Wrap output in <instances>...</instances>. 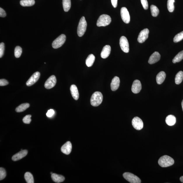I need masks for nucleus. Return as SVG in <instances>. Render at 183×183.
Returning a JSON list of instances; mask_svg holds the SVG:
<instances>
[{
    "instance_id": "f257e3e1",
    "label": "nucleus",
    "mask_w": 183,
    "mask_h": 183,
    "mask_svg": "<svg viewBox=\"0 0 183 183\" xmlns=\"http://www.w3.org/2000/svg\"><path fill=\"white\" fill-rule=\"evenodd\" d=\"M158 163L161 167L166 168L173 165L174 161L173 159L169 156L164 155L160 158Z\"/></svg>"
},
{
    "instance_id": "f03ea898",
    "label": "nucleus",
    "mask_w": 183,
    "mask_h": 183,
    "mask_svg": "<svg viewBox=\"0 0 183 183\" xmlns=\"http://www.w3.org/2000/svg\"><path fill=\"white\" fill-rule=\"evenodd\" d=\"M102 94L99 92H96L92 96L91 104L94 107H97L100 105L103 101Z\"/></svg>"
},
{
    "instance_id": "7ed1b4c3",
    "label": "nucleus",
    "mask_w": 183,
    "mask_h": 183,
    "mask_svg": "<svg viewBox=\"0 0 183 183\" xmlns=\"http://www.w3.org/2000/svg\"><path fill=\"white\" fill-rule=\"evenodd\" d=\"M111 18L110 17L106 14H103L99 17L97 22L98 27H105L111 23Z\"/></svg>"
},
{
    "instance_id": "20e7f679",
    "label": "nucleus",
    "mask_w": 183,
    "mask_h": 183,
    "mask_svg": "<svg viewBox=\"0 0 183 183\" xmlns=\"http://www.w3.org/2000/svg\"><path fill=\"white\" fill-rule=\"evenodd\" d=\"M87 22L84 16L82 17L79 23L78 28V34L79 37H82L86 32Z\"/></svg>"
},
{
    "instance_id": "39448f33",
    "label": "nucleus",
    "mask_w": 183,
    "mask_h": 183,
    "mask_svg": "<svg viewBox=\"0 0 183 183\" xmlns=\"http://www.w3.org/2000/svg\"><path fill=\"white\" fill-rule=\"evenodd\" d=\"M125 179L131 183H140L141 180L138 177L130 173L126 172L123 174Z\"/></svg>"
},
{
    "instance_id": "423d86ee",
    "label": "nucleus",
    "mask_w": 183,
    "mask_h": 183,
    "mask_svg": "<svg viewBox=\"0 0 183 183\" xmlns=\"http://www.w3.org/2000/svg\"><path fill=\"white\" fill-rule=\"evenodd\" d=\"M66 39L65 35L62 34L60 35L53 41L52 46L53 48L57 49L61 47L65 43Z\"/></svg>"
},
{
    "instance_id": "0eeeda50",
    "label": "nucleus",
    "mask_w": 183,
    "mask_h": 183,
    "mask_svg": "<svg viewBox=\"0 0 183 183\" xmlns=\"http://www.w3.org/2000/svg\"><path fill=\"white\" fill-rule=\"evenodd\" d=\"M119 44L122 51L128 53L129 51V45L127 39L126 37L122 36L120 38Z\"/></svg>"
},
{
    "instance_id": "6e6552de",
    "label": "nucleus",
    "mask_w": 183,
    "mask_h": 183,
    "mask_svg": "<svg viewBox=\"0 0 183 183\" xmlns=\"http://www.w3.org/2000/svg\"><path fill=\"white\" fill-rule=\"evenodd\" d=\"M149 31L148 29H145L141 31L138 35V42L140 43H142L148 38Z\"/></svg>"
},
{
    "instance_id": "1a4fd4ad",
    "label": "nucleus",
    "mask_w": 183,
    "mask_h": 183,
    "mask_svg": "<svg viewBox=\"0 0 183 183\" xmlns=\"http://www.w3.org/2000/svg\"><path fill=\"white\" fill-rule=\"evenodd\" d=\"M120 14L122 19L126 24H129L130 21L129 13L126 7H122L120 11Z\"/></svg>"
},
{
    "instance_id": "9d476101",
    "label": "nucleus",
    "mask_w": 183,
    "mask_h": 183,
    "mask_svg": "<svg viewBox=\"0 0 183 183\" xmlns=\"http://www.w3.org/2000/svg\"><path fill=\"white\" fill-rule=\"evenodd\" d=\"M132 124L134 128L137 130L142 129L143 127V123L142 120L138 117H135L133 119Z\"/></svg>"
},
{
    "instance_id": "9b49d317",
    "label": "nucleus",
    "mask_w": 183,
    "mask_h": 183,
    "mask_svg": "<svg viewBox=\"0 0 183 183\" xmlns=\"http://www.w3.org/2000/svg\"><path fill=\"white\" fill-rule=\"evenodd\" d=\"M57 83V79L54 75H52L47 79L45 84V87L47 89H51L55 86Z\"/></svg>"
},
{
    "instance_id": "f8f14e48",
    "label": "nucleus",
    "mask_w": 183,
    "mask_h": 183,
    "mask_svg": "<svg viewBox=\"0 0 183 183\" xmlns=\"http://www.w3.org/2000/svg\"><path fill=\"white\" fill-rule=\"evenodd\" d=\"M40 76V73L38 72H35L27 82L26 83L27 86H31L34 85L38 80Z\"/></svg>"
},
{
    "instance_id": "ddd939ff",
    "label": "nucleus",
    "mask_w": 183,
    "mask_h": 183,
    "mask_svg": "<svg viewBox=\"0 0 183 183\" xmlns=\"http://www.w3.org/2000/svg\"><path fill=\"white\" fill-rule=\"evenodd\" d=\"M142 86L140 81L138 80L134 81L132 87V91L134 94H137L141 90Z\"/></svg>"
},
{
    "instance_id": "4468645a",
    "label": "nucleus",
    "mask_w": 183,
    "mask_h": 183,
    "mask_svg": "<svg viewBox=\"0 0 183 183\" xmlns=\"http://www.w3.org/2000/svg\"><path fill=\"white\" fill-rule=\"evenodd\" d=\"M72 149V145L70 141H68L61 147V150L62 153L66 155H69L71 152Z\"/></svg>"
},
{
    "instance_id": "2eb2a0df",
    "label": "nucleus",
    "mask_w": 183,
    "mask_h": 183,
    "mask_svg": "<svg viewBox=\"0 0 183 183\" xmlns=\"http://www.w3.org/2000/svg\"><path fill=\"white\" fill-rule=\"evenodd\" d=\"M28 151L27 150L21 151L20 152L15 154L12 157V159L14 161H19L23 159L27 154Z\"/></svg>"
},
{
    "instance_id": "dca6fc26",
    "label": "nucleus",
    "mask_w": 183,
    "mask_h": 183,
    "mask_svg": "<svg viewBox=\"0 0 183 183\" xmlns=\"http://www.w3.org/2000/svg\"><path fill=\"white\" fill-rule=\"evenodd\" d=\"M160 59H161V55L160 54L159 52H155L149 57L148 61L149 63L150 64H155L159 61Z\"/></svg>"
},
{
    "instance_id": "f3484780",
    "label": "nucleus",
    "mask_w": 183,
    "mask_h": 183,
    "mask_svg": "<svg viewBox=\"0 0 183 183\" xmlns=\"http://www.w3.org/2000/svg\"><path fill=\"white\" fill-rule=\"evenodd\" d=\"M120 79L117 76H115L112 79L111 84V89L112 91L117 90L119 87Z\"/></svg>"
},
{
    "instance_id": "a211bd4d",
    "label": "nucleus",
    "mask_w": 183,
    "mask_h": 183,
    "mask_svg": "<svg viewBox=\"0 0 183 183\" xmlns=\"http://www.w3.org/2000/svg\"><path fill=\"white\" fill-rule=\"evenodd\" d=\"M111 47L109 45H106L103 47L101 53V57L103 59H106L111 53Z\"/></svg>"
},
{
    "instance_id": "6ab92c4d",
    "label": "nucleus",
    "mask_w": 183,
    "mask_h": 183,
    "mask_svg": "<svg viewBox=\"0 0 183 183\" xmlns=\"http://www.w3.org/2000/svg\"><path fill=\"white\" fill-rule=\"evenodd\" d=\"M70 91L73 98L75 100H78L79 97V94L78 89L76 85H71L70 87Z\"/></svg>"
},
{
    "instance_id": "aec40b11",
    "label": "nucleus",
    "mask_w": 183,
    "mask_h": 183,
    "mask_svg": "<svg viewBox=\"0 0 183 183\" xmlns=\"http://www.w3.org/2000/svg\"><path fill=\"white\" fill-rule=\"evenodd\" d=\"M166 78V74L165 72L163 71L160 72L157 75L156 78L157 84L159 85L163 84Z\"/></svg>"
},
{
    "instance_id": "412c9836",
    "label": "nucleus",
    "mask_w": 183,
    "mask_h": 183,
    "mask_svg": "<svg viewBox=\"0 0 183 183\" xmlns=\"http://www.w3.org/2000/svg\"><path fill=\"white\" fill-rule=\"evenodd\" d=\"M51 177L53 181L56 183H61L63 182L65 180V178L63 176L55 173L51 175Z\"/></svg>"
},
{
    "instance_id": "4be33fe9",
    "label": "nucleus",
    "mask_w": 183,
    "mask_h": 183,
    "mask_svg": "<svg viewBox=\"0 0 183 183\" xmlns=\"http://www.w3.org/2000/svg\"><path fill=\"white\" fill-rule=\"evenodd\" d=\"M166 122L168 126H173L176 123V117L174 115H168L166 118Z\"/></svg>"
},
{
    "instance_id": "5701e85b",
    "label": "nucleus",
    "mask_w": 183,
    "mask_h": 183,
    "mask_svg": "<svg viewBox=\"0 0 183 183\" xmlns=\"http://www.w3.org/2000/svg\"><path fill=\"white\" fill-rule=\"evenodd\" d=\"M95 57L94 55L91 54L89 55L86 60V65L89 67H91L94 63Z\"/></svg>"
},
{
    "instance_id": "b1692460",
    "label": "nucleus",
    "mask_w": 183,
    "mask_h": 183,
    "mask_svg": "<svg viewBox=\"0 0 183 183\" xmlns=\"http://www.w3.org/2000/svg\"><path fill=\"white\" fill-rule=\"evenodd\" d=\"M20 3L23 7H30L34 5L35 1L34 0H21Z\"/></svg>"
},
{
    "instance_id": "393cba45",
    "label": "nucleus",
    "mask_w": 183,
    "mask_h": 183,
    "mask_svg": "<svg viewBox=\"0 0 183 183\" xmlns=\"http://www.w3.org/2000/svg\"><path fill=\"white\" fill-rule=\"evenodd\" d=\"M62 5L64 11L67 12L70 9L71 7V0H63Z\"/></svg>"
},
{
    "instance_id": "a878e982",
    "label": "nucleus",
    "mask_w": 183,
    "mask_h": 183,
    "mask_svg": "<svg viewBox=\"0 0 183 183\" xmlns=\"http://www.w3.org/2000/svg\"><path fill=\"white\" fill-rule=\"evenodd\" d=\"M30 104L28 103L22 104L17 108L16 109V111L17 112H24L29 107Z\"/></svg>"
},
{
    "instance_id": "bb28decb",
    "label": "nucleus",
    "mask_w": 183,
    "mask_h": 183,
    "mask_svg": "<svg viewBox=\"0 0 183 183\" xmlns=\"http://www.w3.org/2000/svg\"><path fill=\"white\" fill-rule=\"evenodd\" d=\"M183 80V72H179L176 75L175 78V82L177 85H179L182 83Z\"/></svg>"
},
{
    "instance_id": "cd10ccee",
    "label": "nucleus",
    "mask_w": 183,
    "mask_h": 183,
    "mask_svg": "<svg viewBox=\"0 0 183 183\" xmlns=\"http://www.w3.org/2000/svg\"><path fill=\"white\" fill-rule=\"evenodd\" d=\"M24 177L27 183H34V178L30 172H26L24 174Z\"/></svg>"
},
{
    "instance_id": "c85d7f7f",
    "label": "nucleus",
    "mask_w": 183,
    "mask_h": 183,
    "mask_svg": "<svg viewBox=\"0 0 183 183\" xmlns=\"http://www.w3.org/2000/svg\"><path fill=\"white\" fill-rule=\"evenodd\" d=\"M183 59V50L179 53L173 59L172 62L175 64L181 61Z\"/></svg>"
},
{
    "instance_id": "c756f323",
    "label": "nucleus",
    "mask_w": 183,
    "mask_h": 183,
    "mask_svg": "<svg viewBox=\"0 0 183 183\" xmlns=\"http://www.w3.org/2000/svg\"><path fill=\"white\" fill-rule=\"evenodd\" d=\"M151 11L152 15L153 17H156L159 15V10L156 6L152 5L151 6Z\"/></svg>"
},
{
    "instance_id": "7c9ffc66",
    "label": "nucleus",
    "mask_w": 183,
    "mask_h": 183,
    "mask_svg": "<svg viewBox=\"0 0 183 183\" xmlns=\"http://www.w3.org/2000/svg\"><path fill=\"white\" fill-rule=\"evenodd\" d=\"M175 0H168L167 2L168 9L170 12H173L174 10V3Z\"/></svg>"
},
{
    "instance_id": "2f4dec72",
    "label": "nucleus",
    "mask_w": 183,
    "mask_h": 183,
    "mask_svg": "<svg viewBox=\"0 0 183 183\" xmlns=\"http://www.w3.org/2000/svg\"><path fill=\"white\" fill-rule=\"evenodd\" d=\"M183 39V31L178 33L174 37L173 41L174 43H177L180 42Z\"/></svg>"
},
{
    "instance_id": "473e14b6",
    "label": "nucleus",
    "mask_w": 183,
    "mask_h": 183,
    "mask_svg": "<svg viewBox=\"0 0 183 183\" xmlns=\"http://www.w3.org/2000/svg\"><path fill=\"white\" fill-rule=\"evenodd\" d=\"M22 53V48L20 46H17L15 48L14 51V55L16 58H19L21 55Z\"/></svg>"
},
{
    "instance_id": "72a5a7b5",
    "label": "nucleus",
    "mask_w": 183,
    "mask_h": 183,
    "mask_svg": "<svg viewBox=\"0 0 183 183\" xmlns=\"http://www.w3.org/2000/svg\"><path fill=\"white\" fill-rule=\"evenodd\" d=\"M6 170L3 168H0V180L4 179L6 176Z\"/></svg>"
},
{
    "instance_id": "f704fd0d",
    "label": "nucleus",
    "mask_w": 183,
    "mask_h": 183,
    "mask_svg": "<svg viewBox=\"0 0 183 183\" xmlns=\"http://www.w3.org/2000/svg\"><path fill=\"white\" fill-rule=\"evenodd\" d=\"M31 115H30L26 116L23 118V122L24 124H30L31 122Z\"/></svg>"
},
{
    "instance_id": "c9c22d12",
    "label": "nucleus",
    "mask_w": 183,
    "mask_h": 183,
    "mask_svg": "<svg viewBox=\"0 0 183 183\" xmlns=\"http://www.w3.org/2000/svg\"><path fill=\"white\" fill-rule=\"evenodd\" d=\"M5 50V44L3 43H1L0 44V57H3Z\"/></svg>"
},
{
    "instance_id": "e433bc0d",
    "label": "nucleus",
    "mask_w": 183,
    "mask_h": 183,
    "mask_svg": "<svg viewBox=\"0 0 183 183\" xmlns=\"http://www.w3.org/2000/svg\"><path fill=\"white\" fill-rule=\"evenodd\" d=\"M141 3L143 7L145 10H147L148 8V3L147 0H141Z\"/></svg>"
},
{
    "instance_id": "4c0bfd02",
    "label": "nucleus",
    "mask_w": 183,
    "mask_h": 183,
    "mask_svg": "<svg viewBox=\"0 0 183 183\" xmlns=\"http://www.w3.org/2000/svg\"><path fill=\"white\" fill-rule=\"evenodd\" d=\"M9 84L8 81L5 79H1L0 80V86H5Z\"/></svg>"
},
{
    "instance_id": "58836bf2",
    "label": "nucleus",
    "mask_w": 183,
    "mask_h": 183,
    "mask_svg": "<svg viewBox=\"0 0 183 183\" xmlns=\"http://www.w3.org/2000/svg\"><path fill=\"white\" fill-rule=\"evenodd\" d=\"M55 112L53 109H50L48 111L47 113L46 114V115L47 117H51L54 114Z\"/></svg>"
},
{
    "instance_id": "ea45409f",
    "label": "nucleus",
    "mask_w": 183,
    "mask_h": 183,
    "mask_svg": "<svg viewBox=\"0 0 183 183\" xmlns=\"http://www.w3.org/2000/svg\"><path fill=\"white\" fill-rule=\"evenodd\" d=\"M6 16V13L5 10L2 8H0V17H5Z\"/></svg>"
},
{
    "instance_id": "a19ab883",
    "label": "nucleus",
    "mask_w": 183,
    "mask_h": 183,
    "mask_svg": "<svg viewBox=\"0 0 183 183\" xmlns=\"http://www.w3.org/2000/svg\"><path fill=\"white\" fill-rule=\"evenodd\" d=\"M112 6L114 8L117 7L118 0H111Z\"/></svg>"
},
{
    "instance_id": "79ce46f5",
    "label": "nucleus",
    "mask_w": 183,
    "mask_h": 183,
    "mask_svg": "<svg viewBox=\"0 0 183 183\" xmlns=\"http://www.w3.org/2000/svg\"><path fill=\"white\" fill-rule=\"evenodd\" d=\"M180 180L181 181L182 183H183V176L181 177L180 178Z\"/></svg>"
},
{
    "instance_id": "37998d69",
    "label": "nucleus",
    "mask_w": 183,
    "mask_h": 183,
    "mask_svg": "<svg viewBox=\"0 0 183 183\" xmlns=\"http://www.w3.org/2000/svg\"><path fill=\"white\" fill-rule=\"evenodd\" d=\"M182 110H183V100L182 101Z\"/></svg>"
},
{
    "instance_id": "c03bdc74",
    "label": "nucleus",
    "mask_w": 183,
    "mask_h": 183,
    "mask_svg": "<svg viewBox=\"0 0 183 183\" xmlns=\"http://www.w3.org/2000/svg\"><path fill=\"white\" fill-rule=\"evenodd\" d=\"M53 174V173H52V172H51V175H52V174Z\"/></svg>"
}]
</instances>
